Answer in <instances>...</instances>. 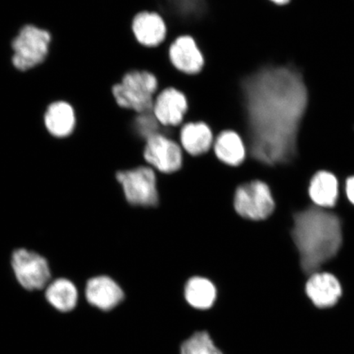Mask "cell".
Listing matches in <instances>:
<instances>
[{"label":"cell","mask_w":354,"mask_h":354,"mask_svg":"<svg viewBox=\"0 0 354 354\" xmlns=\"http://www.w3.org/2000/svg\"><path fill=\"white\" fill-rule=\"evenodd\" d=\"M180 140L185 152L198 157L209 151L214 143V133L205 122H189L181 128Z\"/></svg>","instance_id":"obj_14"},{"label":"cell","mask_w":354,"mask_h":354,"mask_svg":"<svg viewBox=\"0 0 354 354\" xmlns=\"http://www.w3.org/2000/svg\"><path fill=\"white\" fill-rule=\"evenodd\" d=\"M51 35L47 30L28 25L20 30L13 39L12 47L15 51L13 66L19 71H28L46 60Z\"/></svg>","instance_id":"obj_5"},{"label":"cell","mask_w":354,"mask_h":354,"mask_svg":"<svg viewBox=\"0 0 354 354\" xmlns=\"http://www.w3.org/2000/svg\"><path fill=\"white\" fill-rule=\"evenodd\" d=\"M233 207L243 218L262 221L272 215L275 202L267 184L253 180L237 187L234 194Z\"/></svg>","instance_id":"obj_6"},{"label":"cell","mask_w":354,"mask_h":354,"mask_svg":"<svg viewBox=\"0 0 354 354\" xmlns=\"http://www.w3.org/2000/svg\"><path fill=\"white\" fill-rule=\"evenodd\" d=\"M131 28L136 41L145 47L158 46L167 35L165 21L156 12H139L133 19Z\"/></svg>","instance_id":"obj_13"},{"label":"cell","mask_w":354,"mask_h":354,"mask_svg":"<svg viewBox=\"0 0 354 354\" xmlns=\"http://www.w3.org/2000/svg\"><path fill=\"white\" fill-rule=\"evenodd\" d=\"M44 125L48 131L57 138L72 134L76 125V116L72 106L64 101L52 104L44 115Z\"/></svg>","instance_id":"obj_16"},{"label":"cell","mask_w":354,"mask_h":354,"mask_svg":"<svg viewBox=\"0 0 354 354\" xmlns=\"http://www.w3.org/2000/svg\"><path fill=\"white\" fill-rule=\"evenodd\" d=\"M46 298L53 308L62 313L73 311L78 302L76 286L66 279H57L47 286Z\"/></svg>","instance_id":"obj_17"},{"label":"cell","mask_w":354,"mask_h":354,"mask_svg":"<svg viewBox=\"0 0 354 354\" xmlns=\"http://www.w3.org/2000/svg\"><path fill=\"white\" fill-rule=\"evenodd\" d=\"M309 194L317 206L333 207L338 198V181L328 171L317 172L310 183Z\"/></svg>","instance_id":"obj_18"},{"label":"cell","mask_w":354,"mask_h":354,"mask_svg":"<svg viewBox=\"0 0 354 354\" xmlns=\"http://www.w3.org/2000/svg\"><path fill=\"white\" fill-rule=\"evenodd\" d=\"M12 266L17 281L26 290H42L50 282V266L44 257L35 252L24 249L13 252Z\"/></svg>","instance_id":"obj_7"},{"label":"cell","mask_w":354,"mask_h":354,"mask_svg":"<svg viewBox=\"0 0 354 354\" xmlns=\"http://www.w3.org/2000/svg\"><path fill=\"white\" fill-rule=\"evenodd\" d=\"M181 354H223L207 332H197L181 347Z\"/></svg>","instance_id":"obj_21"},{"label":"cell","mask_w":354,"mask_h":354,"mask_svg":"<svg viewBox=\"0 0 354 354\" xmlns=\"http://www.w3.org/2000/svg\"><path fill=\"white\" fill-rule=\"evenodd\" d=\"M169 59L174 68L187 75L201 72L205 60L198 44L190 35H181L169 48Z\"/></svg>","instance_id":"obj_10"},{"label":"cell","mask_w":354,"mask_h":354,"mask_svg":"<svg viewBox=\"0 0 354 354\" xmlns=\"http://www.w3.org/2000/svg\"><path fill=\"white\" fill-rule=\"evenodd\" d=\"M128 205L156 207L159 205L158 177L153 168L139 166L117 171L115 176Z\"/></svg>","instance_id":"obj_4"},{"label":"cell","mask_w":354,"mask_h":354,"mask_svg":"<svg viewBox=\"0 0 354 354\" xmlns=\"http://www.w3.org/2000/svg\"><path fill=\"white\" fill-rule=\"evenodd\" d=\"M342 221L332 212L310 207L294 216L292 238L305 273L317 272L333 259L342 247Z\"/></svg>","instance_id":"obj_2"},{"label":"cell","mask_w":354,"mask_h":354,"mask_svg":"<svg viewBox=\"0 0 354 354\" xmlns=\"http://www.w3.org/2000/svg\"><path fill=\"white\" fill-rule=\"evenodd\" d=\"M345 190H346L347 197L349 201L354 205V176L347 180Z\"/></svg>","instance_id":"obj_23"},{"label":"cell","mask_w":354,"mask_h":354,"mask_svg":"<svg viewBox=\"0 0 354 354\" xmlns=\"http://www.w3.org/2000/svg\"><path fill=\"white\" fill-rule=\"evenodd\" d=\"M241 88L252 156L268 166L293 160L308 104L303 75L294 66H263Z\"/></svg>","instance_id":"obj_1"},{"label":"cell","mask_w":354,"mask_h":354,"mask_svg":"<svg viewBox=\"0 0 354 354\" xmlns=\"http://www.w3.org/2000/svg\"><path fill=\"white\" fill-rule=\"evenodd\" d=\"M86 296L88 304L104 311L117 307L124 299L122 288L107 276L95 277L88 280Z\"/></svg>","instance_id":"obj_12"},{"label":"cell","mask_w":354,"mask_h":354,"mask_svg":"<svg viewBox=\"0 0 354 354\" xmlns=\"http://www.w3.org/2000/svg\"><path fill=\"white\" fill-rule=\"evenodd\" d=\"M271 1L277 4H285L290 1V0H271Z\"/></svg>","instance_id":"obj_24"},{"label":"cell","mask_w":354,"mask_h":354,"mask_svg":"<svg viewBox=\"0 0 354 354\" xmlns=\"http://www.w3.org/2000/svg\"><path fill=\"white\" fill-rule=\"evenodd\" d=\"M214 152L223 165L236 167L245 161L246 149L237 132L227 130L220 133L214 145Z\"/></svg>","instance_id":"obj_15"},{"label":"cell","mask_w":354,"mask_h":354,"mask_svg":"<svg viewBox=\"0 0 354 354\" xmlns=\"http://www.w3.org/2000/svg\"><path fill=\"white\" fill-rule=\"evenodd\" d=\"M158 88V78L152 73L131 70L124 75L121 82L115 84L112 93L119 107L140 114L153 112Z\"/></svg>","instance_id":"obj_3"},{"label":"cell","mask_w":354,"mask_h":354,"mask_svg":"<svg viewBox=\"0 0 354 354\" xmlns=\"http://www.w3.org/2000/svg\"><path fill=\"white\" fill-rule=\"evenodd\" d=\"M133 129L138 135L140 139L147 140L160 130V123L155 118L153 112L137 114L132 123Z\"/></svg>","instance_id":"obj_22"},{"label":"cell","mask_w":354,"mask_h":354,"mask_svg":"<svg viewBox=\"0 0 354 354\" xmlns=\"http://www.w3.org/2000/svg\"><path fill=\"white\" fill-rule=\"evenodd\" d=\"M165 6L184 19H197L205 15L206 0H165Z\"/></svg>","instance_id":"obj_20"},{"label":"cell","mask_w":354,"mask_h":354,"mask_svg":"<svg viewBox=\"0 0 354 354\" xmlns=\"http://www.w3.org/2000/svg\"><path fill=\"white\" fill-rule=\"evenodd\" d=\"M188 106L187 96L177 88L169 87L154 100L153 113L160 125L177 127L183 122Z\"/></svg>","instance_id":"obj_9"},{"label":"cell","mask_w":354,"mask_h":354,"mask_svg":"<svg viewBox=\"0 0 354 354\" xmlns=\"http://www.w3.org/2000/svg\"><path fill=\"white\" fill-rule=\"evenodd\" d=\"M183 150L176 141L162 133H158L145 140L144 160L161 174L171 175L183 166Z\"/></svg>","instance_id":"obj_8"},{"label":"cell","mask_w":354,"mask_h":354,"mask_svg":"<svg viewBox=\"0 0 354 354\" xmlns=\"http://www.w3.org/2000/svg\"><path fill=\"white\" fill-rule=\"evenodd\" d=\"M305 290L313 304L319 308L335 306L342 295V287L337 278L326 272L312 274Z\"/></svg>","instance_id":"obj_11"},{"label":"cell","mask_w":354,"mask_h":354,"mask_svg":"<svg viewBox=\"0 0 354 354\" xmlns=\"http://www.w3.org/2000/svg\"><path fill=\"white\" fill-rule=\"evenodd\" d=\"M185 297L188 304L198 309H207L216 299V287L209 279L193 277L185 287Z\"/></svg>","instance_id":"obj_19"}]
</instances>
